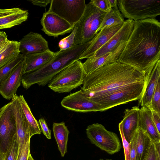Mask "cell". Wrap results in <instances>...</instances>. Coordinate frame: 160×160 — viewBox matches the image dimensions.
Wrapping results in <instances>:
<instances>
[{"instance_id":"obj_1","label":"cell","mask_w":160,"mask_h":160,"mask_svg":"<svg viewBox=\"0 0 160 160\" xmlns=\"http://www.w3.org/2000/svg\"><path fill=\"white\" fill-rule=\"evenodd\" d=\"M160 60V23L156 18L134 21L118 62L144 73Z\"/></svg>"},{"instance_id":"obj_2","label":"cell","mask_w":160,"mask_h":160,"mask_svg":"<svg viewBox=\"0 0 160 160\" xmlns=\"http://www.w3.org/2000/svg\"><path fill=\"white\" fill-rule=\"evenodd\" d=\"M144 81V73L116 62L101 67L86 75L81 89L89 98H93Z\"/></svg>"},{"instance_id":"obj_3","label":"cell","mask_w":160,"mask_h":160,"mask_svg":"<svg viewBox=\"0 0 160 160\" xmlns=\"http://www.w3.org/2000/svg\"><path fill=\"white\" fill-rule=\"evenodd\" d=\"M91 43L75 45L69 48L57 52L54 57L38 70L22 75L21 83L26 90L37 84L44 86L63 69L75 61L79 60Z\"/></svg>"},{"instance_id":"obj_4","label":"cell","mask_w":160,"mask_h":160,"mask_svg":"<svg viewBox=\"0 0 160 160\" xmlns=\"http://www.w3.org/2000/svg\"><path fill=\"white\" fill-rule=\"evenodd\" d=\"M106 13L90 1L86 4L82 16L74 26L76 29L74 45L85 44L93 39Z\"/></svg>"},{"instance_id":"obj_5","label":"cell","mask_w":160,"mask_h":160,"mask_svg":"<svg viewBox=\"0 0 160 160\" xmlns=\"http://www.w3.org/2000/svg\"><path fill=\"white\" fill-rule=\"evenodd\" d=\"M86 74L79 60H77L57 74L48 84L55 92H70L83 84Z\"/></svg>"},{"instance_id":"obj_6","label":"cell","mask_w":160,"mask_h":160,"mask_svg":"<svg viewBox=\"0 0 160 160\" xmlns=\"http://www.w3.org/2000/svg\"><path fill=\"white\" fill-rule=\"evenodd\" d=\"M118 9L124 17L134 21L156 18L160 15V1L157 0H118Z\"/></svg>"},{"instance_id":"obj_7","label":"cell","mask_w":160,"mask_h":160,"mask_svg":"<svg viewBox=\"0 0 160 160\" xmlns=\"http://www.w3.org/2000/svg\"><path fill=\"white\" fill-rule=\"evenodd\" d=\"M144 88V81L130 84L101 97L90 98L103 106L105 111L119 105L139 100Z\"/></svg>"},{"instance_id":"obj_8","label":"cell","mask_w":160,"mask_h":160,"mask_svg":"<svg viewBox=\"0 0 160 160\" xmlns=\"http://www.w3.org/2000/svg\"><path fill=\"white\" fill-rule=\"evenodd\" d=\"M86 133L92 144L109 154L118 152L122 148L117 134L108 130L101 124L95 123L88 126Z\"/></svg>"},{"instance_id":"obj_9","label":"cell","mask_w":160,"mask_h":160,"mask_svg":"<svg viewBox=\"0 0 160 160\" xmlns=\"http://www.w3.org/2000/svg\"><path fill=\"white\" fill-rule=\"evenodd\" d=\"M16 135L14 99L0 108V152L5 155Z\"/></svg>"},{"instance_id":"obj_10","label":"cell","mask_w":160,"mask_h":160,"mask_svg":"<svg viewBox=\"0 0 160 160\" xmlns=\"http://www.w3.org/2000/svg\"><path fill=\"white\" fill-rule=\"evenodd\" d=\"M84 0H51L48 12L63 18L74 27L85 9Z\"/></svg>"},{"instance_id":"obj_11","label":"cell","mask_w":160,"mask_h":160,"mask_svg":"<svg viewBox=\"0 0 160 160\" xmlns=\"http://www.w3.org/2000/svg\"><path fill=\"white\" fill-rule=\"evenodd\" d=\"M61 104L66 109L76 112H86L105 111L103 106L91 100L81 89L64 97Z\"/></svg>"},{"instance_id":"obj_12","label":"cell","mask_w":160,"mask_h":160,"mask_svg":"<svg viewBox=\"0 0 160 160\" xmlns=\"http://www.w3.org/2000/svg\"><path fill=\"white\" fill-rule=\"evenodd\" d=\"M41 24L42 31L48 35L55 38L70 32L74 27L63 18L48 11L43 13Z\"/></svg>"},{"instance_id":"obj_13","label":"cell","mask_w":160,"mask_h":160,"mask_svg":"<svg viewBox=\"0 0 160 160\" xmlns=\"http://www.w3.org/2000/svg\"><path fill=\"white\" fill-rule=\"evenodd\" d=\"M134 21L128 19L122 28L92 57H98L113 51L123 41H127L132 31Z\"/></svg>"},{"instance_id":"obj_14","label":"cell","mask_w":160,"mask_h":160,"mask_svg":"<svg viewBox=\"0 0 160 160\" xmlns=\"http://www.w3.org/2000/svg\"><path fill=\"white\" fill-rule=\"evenodd\" d=\"M144 88L139 104L142 107H148L157 83L160 78V60L151 67L144 73Z\"/></svg>"},{"instance_id":"obj_15","label":"cell","mask_w":160,"mask_h":160,"mask_svg":"<svg viewBox=\"0 0 160 160\" xmlns=\"http://www.w3.org/2000/svg\"><path fill=\"white\" fill-rule=\"evenodd\" d=\"M12 97L14 99L15 109L16 135L18 148V158L23 147L28 141L30 140L31 137L28 125L19 101L18 96L15 94Z\"/></svg>"},{"instance_id":"obj_16","label":"cell","mask_w":160,"mask_h":160,"mask_svg":"<svg viewBox=\"0 0 160 160\" xmlns=\"http://www.w3.org/2000/svg\"><path fill=\"white\" fill-rule=\"evenodd\" d=\"M19 42L20 53L23 55L50 50L48 42L37 32H30Z\"/></svg>"},{"instance_id":"obj_17","label":"cell","mask_w":160,"mask_h":160,"mask_svg":"<svg viewBox=\"0 0 160 160\" xmlns=\"http://www.w3.org/2000/svg\"><path fill=\"white\" fill-rule=\"evenodd\" d=\"M127 41H123L113 51L102 56L92 57L87 58L82 66L86 76L98 68L106 65L118 62Z\"/></svg>"},{"instance_id":"obj_18","label":"cell","mask_w":160,"mask_h":160,"mask_svg":"<svg viewBox=\"0 0 160 160\" xmlns=\"http://www.w3.org/2000/svg\"><path fill=\"white\" fill-rule=\"evenodd\" d=\"M124 23L106 27L100 31L91 40V43L81 56L80 60L88 58L104 45L122 28Z\"/></svg>"},{"instance_id":"obj_19","label":"cell","mask_w":160,"mask_h":160,"mask_svg":"<svg viewBox=\"0 0 160 160\" xmlns=\"http://www.w3.org/2000/svg\"><path fill=\"white\" fill-rule=\"evenodd\" d=\"M24 65L23 59L0 85V94L4 98L10 100L16 94L21 83Z\"/></svg>"},{"instance_id":"obj_20","label":"cell","mask_w":160,"mask_h":160,"mask_svg":"<svg viewBox=\"0 0 160 160\" xmlns=\"http://www.w3.org/2000/svg\"><path fill=\"white\" fill-rule=\"evenodd\" d=\"M28 15L27 10L19 8L0 9V30L21 24L27 19Z\"/></svg>"},{"instance_id":"obj_21","label":"cell","mask_w":160,"mask_h":160,"mask_svg":"<svg viewBox=\"0 0 160 160\" xmlns=\"http://www.w3.org/2000/svg\"><path fill=\"white\" fill-rule=\"evenodd\" d=\"M56 53V52L50 50L23 55L24 65L23 75L40 68L50 61Z\"/></svg>"},{"instance_id":"obj_22","label":"cell","mask_w":160,"mask_h":160,"mask_svg":"<svg viewBox=\"0 0 160 160\" xmlns=\"http://www.w3.org/2000/svg\"><path fill=\"white\" fill-rule=\"evenodd\" d=\"M139 110L140 108L137 106L125 109L123 119L120 123L124 137L129 143L138 127Z\"/></svg>"},{"instance_id":"obj_23","label":"cell","mask_w":160,"mask_h":160,"mask_svg":"<svg viewBox=\"0 0 160 160\" xmlns=\"http://www.w3.org/2000/svg\"><path fill=\"white\" fill-rule=\"evenodd\" d=\"M138 127L147 132L153 140L160 142V134L153 122L151 110L148 107L140 108Z\"/></svg>"},{"instance_id":"obj_24","label":"cell","mask_w":160,"mask_h":160,"mask_svg":"<svg viewBox=\"0 0 160 160\" xmlns=\"http://www.w3.org/2000/svg\"><path fill=\"white\" fill-rule=\"evenodd\" d=\"M135 134L137 160H143L149 150L152 139L147 132L139 127Z\"/></svg>"},{"instance_id":"obj_25","label":"cell","mask_w":160,"mask_h":160,"mask_svg":"<svg viewBox=\"0 0 160 160\" xmlns=\"http://www.w3.org/2000/svg\"><path fill=\"white\" fill-rule=\"evenodd\" d=\"M52 130L57 142L58 149L61 156L63 157L67 152V143L69 131L64 122H54Z\"/></svg>"},{"instance_id":"obj_26","label":"cell","mask_w":160,"mask_h":160,"mask_svg":"<svg viewBox=\"0 0 160 160\" xmlns=\"http://www.w3.org/2000/svg\"><path fill=\"white\" fill-rule=\"evenodd\" d=\"M18 99L28 125L30 137L40 134L41 132L38 122L33 116L23 95L18 96Z\"/></svg>"},{"instance_id":"obj_27","label":"cell","mask_w":160,"mask_h":160,"mask_svg":"<svg viewBox=\"0 0 160 160\" xmlns=\"http://www.w3.org/2000/svg\"><path fill=\"white\" fill-rule=\"evenodd\" d=\"M19 43L10 40L7 47L0 52V68L9 62L20 53Z\"/></svg>"},{"instance_id":"obj_28","label":"cell","mask_w":160,"mask_h":160,"mask_svg":"<svg viewBox=\"0 0 160 160\" xmlns=\"http://www.w3.org/2000/svg\"><path fill=\"white\" fill-rule=\"evenodd\" d=\"M125 21L124 17L119 9L112 8L105 15L97 32L106 27L123 23Z\"/></svg>"},{"instance_id":"obj_29","label":"cell","mask_w":160,"mask_h":160,"mask_svg":"<svg viewBox=\"0 0 160 160\" xmlns=\"http://www.w3.org/2000/svg\"><path fill=\"white\" fill-rule=\"evenodd\" d=\"M23 59L24 56L20 53L14 59L0 68V85Z\"/></svg>"},{"instance_id":"obj_30","label":"cell","mask_w":160,"mask_h":160,"mask_svg":"<svg viewBox=\"0 0 160 160\" xmlns=\"http://www.w3.org/2000/svg\"><path fill=\"white\" fill-rule=\"evenodd\" d=\"M148 107L151 110L160 114V78L157 83Z\"/></svg>"},{"instance_id":"obj_31","label":"cell","mask_w":160,"mask_h":160,"mask_svg":"<svg viewBox=\"0 0 160 160\" xmlns=\"http://www.w3.org/2000/svg\"><path fill=\"white\" fill-rule=\"evenodd\" d=\"M143 160H160V142L152 140L149 150Z\"/></svg>"},{"instance_id":"obj_32","label":"cell","mask_w":160,"mask_h":160,"mask_svg":"<svg viewBox=\"0 0 160 160\" xmlns=\"http://www.w3.org/2000/svg\"><path fill=\"white\" fill-rule=\"evenodd\" d=\"M18 148L16 135L11 145L4 155V160H17L18 154Z\"/></svg>"},{"instance_id":"obj_33","label":"cell","mask_w":160,"mask_h":160,"mask_svg":"<svg viewBox=\"0 0 160 160\" xmlns=\"http://www.w3.org/2000/svg\"><path fill=\"white\" fill-rule=\"evenodd\" d=\"M76 30V28L74 27L73 29L69 35L62 39L59 42L58 46L60 50L69 48L75 45L74 44V39Z\"/></svg>"},{"instance_id":"obj_34","label":"cell","mask_w":160,"mask_h":160,"mask_svg":"<svg viewBox=\"0 0 160 160\" xmlns=\"http://www.w3.org/2000/svg\"><path fill=\"white\" fill-rule=\"evenodd\" d=\"M118 128L122 141L125 160H130V143L128 142L125 139L123 135L121 125L120 123L118 125Z\"/></svg>"},{"instance_id":"obj_35","label":"cell","mask_w":160,"mask_h":160,"mask_svg":"<svg viewBox=\"0 0 160 160\" xmlns=\"http://www.w3.org/2000/svg\"><path fill=\"white\" fill-rule=\"evenodd\" d=\"M90 1L95 6L104 12H108L112 9L108 0H92Z\"/></svg>"},{"instance_id":"obj_36","label":"cell","mask_w":160,"mask_h":160,"mask_svg":"<svg viewBox=\"0 0 160 160\" xmlns=\"http://www.w3.org/2000/svg\"><path fill=\"white\" fill-rule=\"evenodd\" d=\"M38 123L40 126L41 132H42L44 135L48 139L51 138V132L47 125L44 118H40L39 119Z\"/></svg>"},{"instance_id":"obj_37","label":"cell","mask_w":160,"mask_h":160,"mask_svg":"<svg viewBox=\"0 0 160 160\" xmlns=\"http://www.w3.org/2000/svg\"><path fill=\"white\" fill-rule=\"evenodd\" d=\"M30 140H29L24 145L17 160H27L28 156L30 153Z\"/></svg>"},{"instance_id":"obj_38","label":"cell","mask_w":160,"mask_h":160,"mask_svg":"<svg viewBox=\"0 0 160 160\" xmlns=\"http://www.w3.org/2000/svg\"><path fill=\"white\" fill-rule=\"evenodd\" d=\"M136 137L135 133L130 143V160H137L136 151Z\"/></svg>"},{"instance_id":"obj_39","label":"cell","mask_w":160,"mask_h":160,"mask_svg":"<svg viewBox=\"0 0 160 160\" xmlns=\"http://www.w3.org/2000/svg\"><path fill=\"white\" fill-rule=\"evenodd\" d=\"M152 118L154 124L158 133L160 134V114L152 110Z\"/></svg>"},{"instance_id":"obj_40","label":"cell","mask_w":160,"mask_h":160,"mask_svg":"<svg viewBox=\"0 0 160 160\" xmlns=\"http://www.w3.org/2000/svg\"><path fill=\"white\" fill-rule=\"evenodd\" d=\"M28 1L34 5L45 7L50 3L51 0H29Z\"/></svg>"},{"instance_id":"obj_41","label":"cell","mask_w":160,"mask_h":160,"mask_svg":"<svg viewBox=\"0 0 160 160\" xmlns=\"http://www.w3.org/2000/svg\"><path fill=\"white\" fill-rule=\"evenodd\" d=\"M8 36L6 32L0 31V44L8 41Z\"/></svg>"},{"instance_id":"obj_42","label":"cell","mask_w":160,"mask_h":160,"mask_svg":"<svg viewBox=\"0 0 160 160\" xmlns=\"http://www.w3.org/2000/svg\"><path fill=\"white\" fill-rule=\"evenodd\" d=\"M109 3L111 8L119 9L117 0H108Z\"/></svg>"},{"instance_id":"obj_43","label":"cell","mask_w":160,"mask_h":160,"mask_svg":"<svg viewBox=\"0 0 160 160\" xmlns=\"http://www.w3.org/2000/svg\"><path fill=\"white\" fill-rule=\"evenodd\" d=\"M4 155L0 152V160H4Z\"/></svg>"},{"instance_id":"obj_44","label":"cell","mask_w":160,"mask_h":160,"mask_svg":"<svg viewBox=\"0 0 160 160\" xmlns=\"http://www.w3.org/2000/svg\"><path fill=\"white\" fill-rule=\"evenodd\" d=\"M27 160H34L32 157L30 153L28 156Z\"/></svg>"},{"instance_id":"obj_45","label":"cell","mask_w":160,"mask_h":160,"mask_svg":"<svg viewBox=\"0 0 160 160\" xmlns=\"http://www.w3.org/2000/svg\"><path fill=\"white\" fill-rule=\"evenodd\" d=\"M105 160H112L111 159H106Z\"/></svg>"},{"instance_id":"obj_46","label":"cell","mask_w":160,"mask_h":160,"mask_svg":"<svg viewBox=\"0 0 160 160\" xmlns=\"http://www.w3.org/2000/svg\"><path fill=\"white\" fill-rule=\"evenodd\" d=\"M99 160H104V159H100Z\"/></svg>"}]
</instances>
